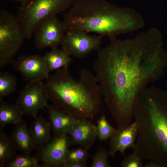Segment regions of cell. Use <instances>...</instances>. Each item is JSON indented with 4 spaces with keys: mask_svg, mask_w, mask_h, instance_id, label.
Returning <instances> with one entry per match:
<instances>
[{
    "mask_svg": "<svg viewBox=\"0 0 167 167\" xmlns=\"http://www.w3.org/2000/svg\"><path fill=\"white\" fill-rule=\"evenodd\" d=\"M156 30L151 28L125 40L109 36L97 50L93 66L100 92L118 126L129 125L137 98L161 76L165 64Z\"/></svg>",
    "mask_w": 167,
    "mask_h": 167,
    "instance_id": "6da1fadb",
    "label": "cell"
},
{
    "mask_svg": "<svg viewBox=\"0 0 167 167\" xmlns=\"http://www.w3.org/2000/svg\"><path fill=\"white\" fill-rule=\"evenodd\" d=\"M154 86L145 88L136 100L133 117L138 126L133 152L142 159L167 161V102Z\"/></svg>",
    "mask_w": 167,
    "mask_h": 167,
    "instance_id": "7a4b0ae2",
    "label": "cell"
},
{
    "mask_svg": "<svg viewBox=\"0 0 167 167\" xmlns=\"http://www.w3.org/2000/svg\"><path fill=\"white\" fill-rule=\"evenodd\" d=\"M63 21L67 30L94 32L103 37L137 30L145 25L143 17L134 10L106 0H76Z\"/></svg>",
    "mask_w": 167,
    "mask_h": 167,
    "instance_id": "3957f363",
    "label": "cell"
},
{
    "mask_svg": "<svg viewBox=\"0 0 167 167\" xmlns=\"http://www.w3.org/2000/svg\"><path fill=\"white\" fill-rule=\"evenodd\" d=\"M44 88L48 100L79 119H92L100 109L101 97L96 78L86 69H80L76 80L68 67L58 70L45 79Z\"/></svg>",
    "mask_w": 167,
    "mask_h": 167,
    "instance_id": "277c9868",
    "label": "cell"
},
{
    "mask_svg": "<svg viewBox=\"0 0 167 167\" xmlns=\"http://www.w3.org/2000/svg\"><path fill=\"white\" fill-rule=\"evenodd\" d=\"M76 0H34L18 9L17 16L25 39H32L37 27L44 20L65 11Z\"/></svg>",
    "mask_w": 167,
    "mask_h": 167,
    "instance_id": "5b68a950",
    "label": "cell"
},
{
    "mask_svg": "<svg viewBox=\"0 0 167 167\" xmlns=\"http://www.w3.org/2000/svg\"><path fill=\"white\" fill-rule=\"evenodd\" d=\"M25 39L17 16L4 9L0 11V68L12 63Z\"/></svg>",
    "mask_w": 167,
    "mask_h": 167,
    "instance_id": "8992f818",
    "label": "cell"
},
{
    "mask_svg": "<svg viewBox=\"0 0 167 167\" xmlns=\"http://www.w3.org/2000/svg\"><path fill=\"white\" fill-rule=\"evenodd\" d=\"M71 143V138L67 135H54L44 144L38 146L34 156L44 167H62Z\"/></svg>",
    "mask_w": 167,
    "mask_h": 167,
    "instance_id": "52a82bcc",
    "label": "cell"
},
{
    "mask_svg": "<svg viewBox=\"0 0 167 167\" xmlns=\"http://www.w3.org/2000/svg\"><path fill=\"white\" fill-rule=\"evenodd\" d=\"M42 81L29 82L18 92L15 105L23 115L34 117L48 105Z\"/></svg>",
    "mask_w": 167,
    "mask_h": 167,
    "instance_id": "ba28073f",
    "label": "cell"
},
{
    "mask_svg": "<svg viewBox=\"0 0 167 167\" xmlns=\"http://www.w3.org/2000/svg\"><path fill=\"white\" fill-rule=\"evenodd\" d=\"M84 31L67 30L61 44L62 49L70 55L79 58L85 57L89 53L101 47L103 37L92 36Z\"/></svg>",
    "mask_w": 167,
    "mask_h": 167,
    "instance_id": "9c48e42d",
    "label": "cell"
},
{
    "mask_svg": "<svg viewBox=\"0 0 167 167\" xmlns=\"http://www.w3.org/2000/svg\"><path fill=\"white\" fill-rule=\"evenodd\" d=\"M67 30L63 21L56 15L48 17L40 24L34 32L36 48L52 49L61 45Z\"/></svg>",
    "mask_w": 167,
    "mask_h": 167,
    "instance_id": "30bf717a",
    "label": "cell"
},
{
    "mask_svg": "<svg viewBox=\"0 0 167 167\" xmlns=\"http://www.w3.org/2000/svg\"><path fill=\"white\" fill-rule=\"evenodd\" d=\"M12 63L13 69L19 72L28 83L42 81L49 75L50 72L43 56L23 55Z\"/></svg>",
    "mask_w": 167,
    "mask_h": 167,
    "instance_id": "8fae6325",
    "label": "cell"
},
{
    "mask_svg": "<svg viewBox=\"0 0 167 167\" xmlns=\"http://www.w3.org/2000/svg\"><path fill=\"white\" fill-rule=\"evenodd\" d=\"M138 131V124L135 121L127 126L118 127L110 138V149L108 152L109 156L113 157L117 152L119 151L124 156L125 151L126 149H134Z\"/></svg>",
    "mask_w": 167,
    "mask_h": 167,
    "instance_id": "7c38bea8",
    "label": "cell"
},
{
    "mask_svg": "<svg viewBox=\"0 0 167 167\" xmlns=\"http://www.w3.org/2000/svg\"><path fill=\"white\" fill-rule=\"evenodd\" d=\"M47 108L51 131L54 135L68 134L80 119L53 104L48 105Z\"/></svg>",
    "mask_w": 167,
    "mask_h": 167,
    "instance_id": "4fadbf2b",
    "label": "cell"
},
{
    "mask_svg": "<svg viewBox=\"0 0 167 167\" xmlns=\"http://www.w3.org/2000/svg\"><path fill=\"white\" fill-rule=\"evenodd\" d=\"M68 134L71 138L72 143L79 145L88 150L96 138V126L88 119H80Z\"/></svg>",
    "mask_w": 167,
    "mask_h": 167,
    "instance_id": "5bb4252c",
    "label": "cell"
},
{
    "mask_svg": "<svg viewBox=\"0 0 167 167\" xmlns=\"http://www.w3.org/2000/svg\"><path fill=\"white\" fill-rule=\"evenodd\" d=\"M11 136L17 150L22 153L30 154L38 146L35 142L26 123L22 121L15 125Z\"/></svg>",
    "mask_w": 167,
    "mask_h": 167,
    "instance_id": "9a60e30c",
    "label": "cell"
},
{
    "mask_svg": "<svg viewBox=\"0 0 167 167\" xmlns=\"http://www.w3.org/2000/svg\"><path fill=\"white\" fill-rule=\"evenodd\" d=\"M29 128L32 137L37 146L42 145L51 138L49 121L41 115L34 117Z\"/></svg>",
    "mask_w": 167,
    "mask_h": 167,
    "instance_id": "2e32d148",
    "label": "cell"
},
{
    "mask_svg": "<svg viewBox=\"0 0 167 167\" xmlns=\"http://www.w3.org/2000/svg\"><path fill=\"white\" fill-rule=\"evenodd\" d=\"M70 55L63 49L57 47L46 53L43 56L49 72L68 67L72 60Z\"/></svg>",
    "mask_w": 167,
    "mask_h": 167,
    "instance_id": "e0dca14e",
    "label": "cell"
},
{
    "mask_svg": "<svg viewBox=\"0 0 167 167\" xmlns=\"http://www.w3.org/2000/svg\"><path fill=\"white\" fill-rule=\"evenodd\" d=\"M23 114L15 105L0 100V130L8 124L15 125L23 121Z\"/></svg>",
    "mask_w": 167,
    "mask_h": 167,
    "instance_id": "ac0fdd59",
    "label": "cell"
},
{
    "mask_svg": "<svg viewBox=\"0 0 167 167\" xmlns=\"http://www.w3.org/2000/svg\"><path fill=\"white\" fill-rule=\"evenodd\" d=\"M17 150L11 136L6 135L3 130H0V167L6 165L16 154Z\"/></svg>",
    "mask_w": 167,
    "mask_h": 167,
    "instance_id": "d6986e66",
    "label": "cell"
},
{
    "mask_svg": "<svg viewBox=\"0 0 167 167\" xmlns=\"http://www.w3.org/2000/svg\"><path fill=\"white\" fill-rule=\"evenodd\" d=\"M16 77L7 71L0 72V100L13 92L16 89Z\"/></svg>",
    "mask_w": 167,
    "mask_h": 167,
    "instance_id": "ffe728a7",
    "label": "cell"
},
{
    "mask_svg": "<svg viewBox=\"0 0 167 167\" xmlns=\"http://www.w3.org/2000/svg\"><path fill=\"white\" fill-rule=\"evenodd\" d=\"M35 156L22 153L16 154L6 165V167H44Z\"/></svg>",
    "mask_w": 167,
    "mask_h": 167,
    "instance_id": "44dd1931",
    "label": "cell"
},
{
    "mask_svg": "<svg viewBox=\"0 0 167 167\" xmlns=\"http://www.w3.org/2000/svg\"><path fill=\"white\" fill-rule=\"evenodd\" d=\"M116 129L109 124L105 116L103 115L97 121L96 126V138L101 141L107 140L113 136Z\"/></svg>",
    "mask_w": 167,
    "mask_h": 167,
    "instance_id": "7402d4cb",
    "label": "cell"
},
{
    "mask_svg": "<svg viewBox=\"0 0 167 167\" xmlns=\"http://www.w3.org/2000/svg\"><path fill=\"white\" fill-rule=\"evenodd\" d=\"M87 151L88 150L81 147L69 150L66 162L87 163V159L88 156Z\"/></svg>",
    "mask_w": 167,
    "mask_h": 167,
    "instance_id": "603a6c76",
    "label": "cell"
},
{
    "mask_svg": "<svg viewBox=\"0 0 167 167\" xmlns=\"http://www.w3.org/2000/svg\"><path fill=\"white\" fill-rule=\"evenodd\" d=\"M108 152L105 149L99 150L94 156L92 158L91 167H110L108 161Z\"/></svg>",
    "mask_w": 167,
    "mask_h": 167,
    "instance_id": "cb8c5ba5",
    "label": "cell"
},
{
    "mask_svg": "<svg viewBox=\"0 0 167 167\" xmlns=\"http://www.w3.org/2000/svg\"><path fill=\"white\" fill-rule=\"evenodd\" d=\"M142 158L134 152L125 158L120 165L121 167H143Z\"/></svg>",
    "mask_w": 167,
    "mask_h": 167,
    "instance_id": "d4e9b609",
    "label": "cell"
},
{
    "mask_svg": "<svg viewBox=\"0 0 167 167\" xmlns=\"http://www.w3.org/2000/svg\"><path fill=\"white\" fill-rule=\"evenodd\" d=\"M87 166V163H76L66 162L62 167H86Z\"/></svg>",
    "mask_w": 167,
    "mask_h": 167,
    "instance_id": "484cf974",
    "label": "cell"
},
{
    "mask_svg": "<svg viewBox=\"0 0 167 167\" xmlns=\"http://www.w3.org/2000/svg\"><path fill=\"white\" fill-rule=\"evenodd\" d=\"M150 161L146 164L144 166L145 167H161L163 166L161 164L156 161Z\"/></svg>",
    "mask_w": 167,
    "mask_h": 167,
    "instance_id": "4316f807",
    "label": "cell"
},
{
    "mask_svg": "<svg viewBox=\"0 0 167 167\" xmlns=\"http://www.w3.org/2000/svg\"><path fill=\"white\" fill-rule=\"evenodd\" d=\"M19 2L21 4V6H24L34 0H7Z\"/></svg>",
    "mask_w": 167,
    "mask_h": 167,
    "instance_id": "83f0119b",
    "label": "cell"
}]
</instances>
